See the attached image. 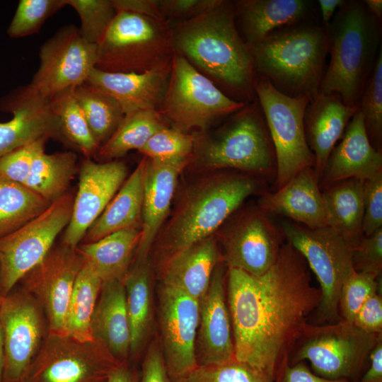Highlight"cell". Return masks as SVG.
I'll return each instance as SVG.
<instances>
[{
  "instance_id": "45",
  "label": "cell",
  "mask_w": 382,
  "mask_h": 382,
  "mask_svg": "<svg viewBox=\"0 0 382 382\" xmlns=\"http://www.w3.org/2000/svg\"><path fill=\"white\" fill-rule=\"evenodd\" d=\"M196 139L174 127L157 131L139 150L152 159L188 158L193 152Z\"/></svg>"
},
{
  "instance_id": "10",
  "label": "cell",
  "mask_w": 382,
  "mask_h": 382,
  "mask_svg": "<svg viewBox=\"0 0 382 382\" xmlns=\"http://www.w3.org/2000/svg\"><path fill=\"white\" fill-rule=\"evenodd\" d=\"M246 104L231 98L185 57L175 53L168 86L158 108L173 127L186 132L204 130Z\"/></svg>"
},
{
  "instance_id": "41",
  "label": "cell",
  "mask_w": 382,
  "mask_h": 382,
  "mask_svg": "<svg viewBox=\"0 0 382 382\" xmlns=\"http://www.w3.org/2000/svg\"><path fill=\"white\" fill-rule=\"evenodd\" d=\"M173 382H274L262 371L236 359L220 365L197 366Z\"/></svg>"
},
{
  "instance_id": "3",
  "label": "cell",
  "mask_w": 382,
  "mask_h": 382,
  "mask_svg": "<svg viewBox=\"0 0 382 382\" xmlns=\"http://www.w3.org/2000/svg\"><path fill=\"white\" fill-rule=\"evenodd\" d=\"M330 62L319 93H335L357 108L381 46V21L364 0H345L327 27Z\"/></svg>"
},
{
  "instance_id": "57",
  "label": "cell",
  "mask_w": 382,
  "mask_h": 382,
  "mask_svg": "<svg viewBox=\"0 0 382 382\" xmlns=\"http://www.w3.org/2000/svg\"><path fill=\"white\" fill-rule=\"evenodd\" d=\"M364 2L370 13L381 21L382 19V1L364 0Z\"/></svg>"
},
{
  "instance_id": "8",
  "label": "cell",
  "mask_w": 382,
  "mask_h": 382,
  "mask_svg": "<svg viewBox=\"0 0 382 382\" xmlns=\"http://www.w3.org/2000/svg\"><path fill=\"white\" fill-rule=\"evenodd\" d=\"M381 335L366 332L352 323H308L291 352L289 364L308 361L313 372L329 379L356 382Z\"/></svg>"
},
{
  "instance_id": "46",
  "label": "cell",
  "mask_w": 382,
  "mask_h": 382,
  "mask_svg": "<svg viewBox=\"0 0 382 382\" xmlns=\"http://www.w3.org/2000/svg\"><path fill=\"white\" fill-rule=\"evenodd\" d=\"M47 139L20 147L0 158V179L23 184L34 161L45 152Z\"/></svg>"
},
{
  "instance_id": "2",
  "label": "cell",
  "mask_w": 382,
  "mask_h": 382,
  "mask_svg": "<svg viewBox=\"0 0 382 382\" xmlns=\"http://www.w3.org/2000/svg\"><path fill=\"white\" fill-rule=\"evenodd\" d=\"M174 52L217 82L231 98L248 104L257 98L251 48L240 35L232 1L170 25Z\"/></svg>"
},
{
  "instance_id": "21",
  "label": "cell",
  "mask_w": 382,
  "mask_h": 382,
  "mask_svg": "<svg viewBox=\"0 0 382 382\" xmlns=\"http://www.w3.org/2000/svg\"><path fill=\"white\" fill-rule=\"evenodd\" d=\"M225 264L216 266L208 289L199 300L195 351L197 366H215L235 359L230 313L226 298Z\"/></svg>"
},
{
  "instance_id": "39",
  "label": "cell",
  "mask_w": 382,
  "mask_h": 382,
  "mask_svg": "<svg viewBox=\"0 0 382 382\" xmlns=\"http://www.w3.org/2000/svg\"><path fill=\"white\" fill-rule=\"evenodd\" d=\"M74 88L65 89L51 97L50 105L59 122L64 141L90 158L96 155L98 146L76 100Z\"/></svg>"
},
{
  "instance_id": "28",
  "label": "cell",
  "mask_w": 382,
  "mask_h": 382,
  "mask_svg": "<svg viewBox=\"0 0 382 382\" xmlns=\"http://www.w3.org/2000/svg\"><path fill=\"white\" fill-rule=\"evenodd\" d=\"M222 261L215 236H209L172 255L164 263L163 284L199 300L205 294L216 266Z\"/></svg>"
},
{
  "instance_id": "24",
  "label": "cell",
  "mask_w": 382,
  "mask_h": 382,
  "mask_svg": "<svg viewBox=\"0 0 382 382\" xmlns=\"http://www.w3.org/2000/svg\"><path fill=\"white\" fill-rule=\"evenodd\" d=\"M340 140L326 161L319 180L320 189L349 178L366 180L382 171V151L371 145L363 115L359 110L347 124Z\"/></svg>"
},
{
  "instance_id": "1",
  "label": "cell",
  "mask_w": 382,
  "mask_h": 382,
  "mask_svg": "<svg viewBox=\"0 0 382 382\" xmlns=\"http://www.w3.org/2000/svg\"><path fill=\"white\" fill-rule=\"evenodd\" d=\"M226 272L235 359L274 381L318 307L320 290L312 285L304 257L286 241L262 275Z\"/></svg>"
},
{
  "instance_id": "12",
  "label": "cell",
  "mask_w": 382,
  "mask_h": 382,
  "mask_svg": "<svg viewBox=\"0 0 382 382\" xmlns=\"http://www.w3.org/2000/svg\"><path fill=\"white\" fill-rule=\"evenodd\" d=\"M74 199L72 193L66 192L37 216L0 238L2 297L7 296L51 250L57 237L70 221Z\"/></svg>"
},
{
  "instance_id": "48",
  "label": "cell",
  "mask_w": 382,
  "mask_h": 382,
  "mask_svg": "<svg viewBox=\"0 0 382 382\" xmlns=\"http://www.w3.org/2000/svg\"><path fill=\"white\" fill-rule=\"evenodd\" d=\"M363 231L369 236L382 227V171L364 181Z\"/></svg>"
},
{
  "instance_id": "40",
  "label": "cell",
  "mask_w": 382,
  "mask_h": 382,
  "mask_svg": "<svg viewBox=\"0 0 382 382\" xmlns=\"http://www.w3.org/2000/svg\"><path fill=\"white\" fill-rule=\"evenodd\" d=\"M358 108L363 115L371 145L382 151V47L364 88Z\"/></svg>"
},
{
  "instance_id": "35",
  "label": "cell",
  "mask_w": 382,
  "mask_h": 382,
  "mask_svg": "<svg viewBox=\"0 0 382 382\" xmlns=\"http://www.w3.org/2000/svg\"><path fill=\"white\" fill-rule=\"evenodd\" d=\"M158 110H147L125 115L113 134L100 146L95 156L109 161L128 151L141 149L158 130L167 127Z\"/></svg>"
},
{
  "instance_id": "14",
  "label": "cell",
  "mask_w": 382,
  "mask_h": 382,
  "mask_svg": "<svg viewBox=\"0 0 382 382\" xmlns=\"http://www.w3.org/2000/svg\"><path fill=\"white\" fill-rule=\"evenodd\" d=\"M226 221L220 238L222 262L254 276L265 274L286 241L279 225L258 205L236 210Z\"/></svg>"
},
{
  "instance_id": "51",
  "label": "cell",
  "mask_w": 382,
  "mask_h": 382,
  "mask_svg": "<svg viewBox=\"0 0 382 382\" xmlns=\"http://www.w3.org/2000/svg\"><path fill=\"white\" fill-rule=\"evenodd\" d=\"M139 382H170L160 345L152 343L144 357Z\"/></svg>"
},
{
  "instance_id": "49",
  "label": "cell",
  "mask_w": 382,
  "mask_h": 382,
  "mask_svg": "<svg viewBox=\"0 0 382 382\" xmlns=\"http://www.w3.org/2000/svg\"><path fill=\"white\" fill-rule=\"evenodd\" d=\"M221 0H154L162 17L180 18L181 21L195 17L220 4Z\"/></svg>"
},
{
  "instance_id": "52",
  "label": "cell",
  "mask_w": 382,
  "mask_h": 382,
  "mask_svg": "<svg viewBox=\"0 0 382 382\" xmlns=\"http://www.w3.org/2000/svg\"><path fill=\"white\" fill-rule=\"evenodd\" d=\"M274 382H351L344 379H329L313 372L305 362L286 364Z\"/></svg>"
},
{
  "instance_id": "4",
  "label": "cell",
  "mask_w": 382,
  "mask_h": 382,
  "mask_svg": "<svg viewBox=\"0 0 382 382\" xmlns=\"http://www.w3.org/2000/svg\"><path fill=\"white\" fill-rule=\"evenodd\" d=\"M256 74L290 97L319 93L326 70L327 28L318 21L277 30L251 47Z\"/></svg>"
},
{
  "instance_id": "58",
  "label": "cell",
  "mask_w": 382,
  "mask_h": 382,
  "mask_svg": "<svg viewBox=\"0 0 382 382\" xmlns=\"http://www.w3.org/2000/svg\"><path fill=\"white\" fill-rule=\"evenodd\" d=\"M4 365V343L2 329L0 325V382H2Z\"/></svg>"
},
{
  "instance_id": "50",
  "label": "cell",
  "mask_w": 382,
  "mask_h": 382,
  "mask_svg": "<svg viewBox=\"0 0 382 382\" xmlns=\"http://www.w3.org/2000/svg\"><path fill=\"white\" fill-rule=\"evenodd\" d=\"M360 330L371 334H382V296L377 292L369 297L357 313L353 323Z\"/></svg>"
},
{
  "instance_id": "6",
  "label": "cell",
  "mask_w": 382,
  "mask_h": 382,
  "mask_svg": "<svg viewBox=\"0 0 382 382\" xmlns=\"http://www.w3.org/2000/svg\"><path fill=\"white\" fill-rule=\"evenodd\" d=\"M193 151L205 168L236 170L260 179L276 177L274 148L257 98L195 144Z\"/></svg>"
},
{
  "instance_id": "15",
  "label": "cell",
  "mask_w": 382,
  "mask_h": 382,
  "mask_svg": "<svg viewBox=\"0 0 382 382\" xmlns=\"http://www.w3.org/2000/svg\"><path fill=\"white\" fill-rule=\"evenodd\" d=\"M40 66L29 85L50 98L86 82L97 62V47L87 42L79 28L66 25L41 47Z\"/></svg>"
},
{
  "instance_id": "33",
  "label": "cell",
  "mask_w": 382,
  "mask_h": 382,
  "mask_svg": "<svg viewBox=\"0 0 382 382\" xmlns=\"http://www.w3.org/2000/svg\"><path fill=\"white\" fill-rule=\"evenodd\" d=\"M151 265L135 262L123 279L130 328V354L139 352L151 331L153 319Z\"/></svg>"
},
{
  "instance_id": "22",
  "label": "cell",
  "mask_w": 382,
  "mask_h": 382,
  "mask_svg": "<svg viewBox=\"0 0 382 382\" xmlns=\"http://www.w3.org/2000/svg\"><path fill=\"white\" fill-rule=\"evenodd\" d=\"M232 4L238 31L250 48L277 30L318 21L314 1L238 0Z\"/></svg>"
},
{
  "instance_id": "25",
  "label": "cell",
  "mask_w": 382,
  "mask_h": 382,
  "mask_svg": "<svg viewBox=\"0 0 382 382\" xmlns=\"http://www.w3.org/2000/svg\"><path fill=\"white\" fill-rule=\"evenodd\" d=\"M257 205L269 214H277L311 228L327 226L324 202L314 168L299 171L274 192L260 195Z\"/></svg>"
},
{
  "instance_id": "54",
  "label": "cell",
  "mask_w": 382,
  "mask_h": 382,
  "mask_svg": "<svg viewBox=\"0 0 382 382\" xmlns=\"http://www.w3.org/2000/svg\"><path fill=\"white\" fill-rule=\"evenodd\" d=\"M358 382H382V338L371 350L369 366Z\"/></svg>"
},
{
  "instance_id": "16",
  "label": "cell",
  "mask_w": 382,
  "mask_h": 382,
  "mask_svg": "<svg viewBox=\"0 0 382 382\" xmlns=\"http://www.w3.org/2000/svg\"><path fill=\"white\" fill-rule=\"evenodd\" d=\"M199 301L162 284L158 292L161 349L170 382L197 366Z\"/></svg>"
},
{
  "instance_id": "20",
  "label": "cell",
  "mask_w": 382,
  "mask_h": 382,
  "mask_svg": "<svg viewBox=\"0 0 382 382\" xmlns=\"http://www.w3.org/2000/svg\"><path fill=\"white\" fill-rule=\"evenodd\" d=\"M0 110L13 115L10 120L0 122V158L39 139L54 138L64 141L50 98L29 84L1 98Z\"/></svg>"
},
{
  "instance_id": "9",
  "label": "cell",
  "mask_w": 382,
  "mask_h": 382,
  "mask_svg": "<svg viewBox=\"0 0 382 382\" xmlns=\"http://www.w3.org/2000/svg\"><path fill=\"white\" fill-rule=\"evenodd\" d=\"M279 226L285 241L306 260L320 284V301L317 311L320 324L340 321V293L344 282L354 271L352 250L329 226L311 228L295 221L282 219Z\"/></svg>"
},
{
  "instance_id": "5",
  "label": "cell",
  "mask_w": 382,
  "mask_h": 382,
  "mask_svg": "<svg viewBox=\"0 0 382 382\" xmlns=\"http://www.w3.org/2000/svg\"><path fill=\"white\" fill-rule=\"evenodd\" d=\"M265 181L245 173L216 174L192 185L164 230L167 258L209 236L252 195L262 194Z\"/></svg>"
},
{
  "instance_id": "44",
  "label": "cell",
  "mask_w": 382,
  "mask_h": 382,
  "mask_svg": "<svg viewBox=\"0 0 382 382\" xmlns=\"http://www.w3.org/2000/svg\"><path fill=\"white\" fill-rule=\"evenodd\" d=\"M79 14L82 37L96 45L115 16L117 12L111 0H66Z\"/></svg>"
},
{
  "instance_id": "34",
  "label": "cell",
  "mask_w": 382,
  "mask_h": 382,
  "mask_svg": "<svg viewBox=\"0 0 382 382\" xmlns=\"http://www.w3.org/2000/svg\"><path fill=\"white\" fill-rule=\"evenodd\" d=\"M76 171L74 152H43L34 161L23 185L52 203L66 193Z\"/></svg>"
},
{
  "instance_id": "53",
  "label": "cell",
  "mask_w": 382,
  "mask_h": 382,
  "mask_svg": "<svg viewBox=\"0 0 382 382\" xmlns=\"http://www.w3.org/2000/svg\"><path fill=\"white\" fill-rule=\"evenodd\" d=\"M116 12L127 11L155 18L164 19L154 0H111Z\"/></svg>"
},
{
  "instance_id": "30",
  "label": "cell",
  "mask_w": 382,
  "mask_h": 382,
  "mask_svg": "<svg viewBox=\"0 0 382 382\" xmlns=\"http://www.w3.org/2000/svg\"><path fill=\"white\" fill-rule=\"evenodd\" d=\"M364 181L349 178L321 188L327 226L336 231L352 250L364 237Z\"/></svg>"
},
{
  "instance_id": "47",
  "label": "cell",
  "mask_w": 382,
  "mask_h": 382,
  "mask_svg": "<svg viewBox=\"0 0 382 382\" xmlns=\"http://www.w3.org/2000/svg\"><path fill=\"white\" fill-rule=\"evenodd\" d=\"M355 271L369 273L379 278L382 274V227L364 236L352 250Z\"/></svg>"
},
{
  "instance_id": "43",
  "label": "cell",
  "mask_w": 382,
  "mask_h": 382,
  "mask_svg": "<svg viewBox=\"0 0 382 382\" xmlns=\"http://www.w3.org/2000/svg\"><path fill=\"white\" fill-rule=\"evenodd\" d=\"M381 288V277L354 270L344 282L340 290L338 301L340 319L353 323L362 305L379 292Z\"/></svg>"
},
{
  "instance_id": "26",
  "label": "cell",
  "mask_w": 382,
  "mask_h": 382,
  "mask_svg": "<svg viewBox=\"0 0 382 382\" xmlns=\"http://www.w3.org/2000/svg\"><path fill=\"white\" fill-rule=\"evenodd\" d=\"M359 108L347 105L335 93H320L308 104L303 118L305 136L314 155L320 180L332 149Z\"/></svg>"
},
{
  "instance_id": "17",
  "label": "cell",
  "mask_w": 382,
  "mask_h": 382,
  "mask_svg": "<svg viewBox=\"0 0 382 382\" xmlns=\"http://www.w3.org/2000/svg\"><path fill=\"white\" fill-rule=\"evenodd\" d=\"M84 264L76 248L62 243L23 279L29 292L45 310L50 332L64 334L66 315L76 279Z\"/></svg>"
},
{
  "instance_id": "38",
  "label": "cell",
  "mask_w": 382,
  "mask_h": 382,
  "mask_svg": "<svg viewBox=\"0 0 382 382\" xmlns=\"http://www.w3.org/2000/svg\"><path fill=\"white\" fill-rule=\"evenodd\" d=\"M50 204L22 184L0 179V238L37 216Z\"/></svg>"
},
{
  "instance_id": "29",
  "label": "cell",
  "mask_w": 382,
  "mask_h": 382,
  "mask_svg": "<svg viewBox=\"0 0 382 382\" xmlns=\"http://www.w3.org/2000/svg\"><path fill=\"white\" fill-rule=\"evenodd\" d=\"M93 340L119 362L130 354V328L122 281L103 282L91 318Z\"/></svg>"
},
{
  "instance_id": "36",
  "label": "cell",
  "mask_w": 382,
  "mask_h": 382,
  "mask_svg": "<svg viewBox=\"0 0 382 382\" xmlns=\"http://www.w3.org/2000/svg\"><path fill=\"white\" fill-rule=\"evenodd\" d=\"M103 284L84 262L76 279L66 315L64 334L80 342L93 340L91 323Z\"/></svg>"
},
{
  "instance_id": "23",
  "label": "cell",
  "mask_w": 382,
  "mask_h": 382,
  "mask_svg": "<svg viewBox=\"0 0 382 382\" xmlns=\"http://www.w3.org/2000/svg\"><path fill=\"white\" fill-rule=\"evenodd\" d=\"M188 161L189 158H147L141 211V233L135 252V262H143L149 259L151 246L170 208L178 175Z\"/></svg>"
},
{
  "instance_id": "42",
  "label": "cell",
  "mask_w": 382,
  "mask_h": 382,
  "mask_svg": "<svg viewBox=\"0 0 382 382\" xmlns=\"http://www.w3.org/2000/svg\"><path fill=\"white\" fill-rule=\"evenodd\" d=\"M65 6L66 0H21L7 33L14 38L36 33L47 19Z\"/></svg>"
},
{
  "instance_id": "7",
  "label": "cell",
  "mask_w": 382,
  "mask_h": 382,
  "mask_svg": "<svg viewBox=\"0 0 382 382\" xmlns=\"http://www.w3.org/2000/svg\"><path fill=\"white\" fill-rule=\"evenodd\" d=\"M96 68L106 72L170 71L175 52L166 19L119 11L100 37Z\"/></svg>"
},
{
  "instance_id": "11",
  "label": "cell",
  "mask_w": 382,
  "mask_h": 382,
  "mask_svg": "<svg viewBox=\"0 0 382 382\" xmlns=\"http://www.w3.org/2000/svg\"><path fill=\"white\" fill-rule=\"evenodd\" d=\"M254 90L274 148V185L278 190L301 170L315 166V157L307 144L303 124L305 110L311 99L286 96L256 74Z\"/></svg>"
},
{
  "instance_id": "31",
  "label": "cell",
  "mask_w": 382,
  "mask_h": 382,
  "mask_svg": "<svg viewBox=\"0 0 382 382\" xmlns=\"http://www.w3.org/2000/svg\"><path fill=\"white\" fill-rule=\"evenodd\" d=\"M147 158L139 163L100 216L87 231L84 243L95 242L110 233L139 226L144 198Z\"/></svg>"
},
{
  "instance_id": "18",
  "label": "cell",
  "mask_w": 382,
  "mask_h": 382,
  "mask_svg": "<svg viewBox=\"0 0 382 382\" xmlns=\"http://www.w3.org/2000/svg\"><path fill=\"white\" fill-rule=\"evenodd\" d=\"M127 174V166L122 161L96 163L87 158L83 162L71 217L63 236L64 245L77 248L125 183Z\"/></svg>"
},
{
  "instance_id": "55",
  "label": "cell",
  "mask_w": 382,
  "mask_h": 382,
  "mask_svg": "<svg viewBox=\"0 0 382 382\" xmlns=\"http://www.w3.org/2000/svg\"><path fill=\"white\" fill-rule=\"evenodd\" d=\"M345 0H318V6L321 16V25L327 28L332 19L336 10Z\"/></svg>"
},
{
  "instance_id": "56",
  "label": "cell",
  "mask_w": 382,
  "mask_h": 382,
  "mask_svg": "<svg viewBox=\"0 0 382 382\" xmlns=\"http://www.w3.org/2000/svg\"><path fill=\"white\" fill-rule=\"evenodd\" d=\"M107 382H138V378L136 373L124 361L111 371Z\"/></svg>"
},
{
  "instance_id": "27",
  "label": "cell",
  "mask_w": 382,
  "mask_h": 382,
  "mask_svg": "<svg viewBox=\"0 0 382 382\" xmlns=\"http://www.w3.org/2000/svg\"><path fill=\"white\" fill-rule=\"evenodd\" d=\"M170 72H106L94 68L86 83L111 96L127 115L141 110H158Z\"/></svg>"
},
{
  "instance_id": "13",
  "label": "cell",
  "mask_w": 382,
  "mask_h": 382,
  "mask_svg": "<svg viewBox=\"0 0 382 382\" xmlns=\"http://www.w3.org/2000/svg\"><path fill=\"white\" fill-rule=\"evenodd\" d=\"M120 363L95 340L50 332L20 382H107Z\"/></svg>"
},
{
  "instance_id": "59",
  "label": "cell",
  "mask_w": 382,
  "mask_h": 382,
  "mask_svg": "<svg viewBox=\"0 0 382 382\" xmlns=\"http://www.w3.org/2000/svg\"><path fill=\"white\" fill-rule=\"evenodd\" d=\"M2 296H1V271H0V303H1V301L2 299Z\"/></svg>"
},
{
  "instance_id": "19",
  "label": "cell",
  "mask_w": 382,
  "mask_h": 382,
  "mask_svg": "<svg viewBox=\"0 0 382 382\" xmlns=\"http://www.w3.org/2000/svg\"><path fill=\"white\" fill-rule=\"evenodd\" d=\"M4 343L2 382H20L37 354L42 336L40 313L28 293L8 294L0 303Z\"/></svg>"
},
{
  "instance_id": "37",
  "label": "cell",
  "mask_w": 382,
  "mask_h": 382,
  "mask_svg": "<svg viewBox=\"0 0 382 382\" xmlns=\"http://www.w3.org/2000/svg\"><path fill=\"white\" fill-rule=\"evenodd\" d=\"M76 100L98 147L115 132L125 117L117 101L86 83L74 88Z\"/></svg>"
},
{
  "instance_id": "32",
  "label": "cell",
  "mask_w": 382,
  "mask_h": 382,
  "mask_svg": "<svg viewBox=\"0 0 382 382\" xmlns=\"http://www.w3.org/2000/svg\"><path fill=\"white\" fill-rule=\"evenodd\" d=\"M141 233V226L125 228L95 242L83 243L77 250L84 262L103 282L114 279L123 281L129 270Z\"/></svg>"
}]
</instances>
